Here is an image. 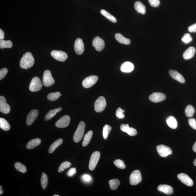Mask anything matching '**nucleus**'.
Here are the masks:
<instances>
[{
  "label": "nucleus",
  "mask_w": 196,
  "mask_h": 196,
  "mask_svg": "<svg viewBox=\"0 0 196 196\" xmlns=\"http://www.w3.org/2000/svg\"><path fill=\"white\" fill-rule=\"evenodd\" d=\"M0 188H1V189H0V190H1V191H0V194L1 195L3 193V191L1 186H0Z\"/></svg>",
  "instance_id": "51"
},
{
  "label": "nucleus",
  "mask_w": 196,
  "mask_h": 196,
  "mask_svg": "<svg viewBox=\"0 0 196 196\" xmlns=\"http://www.w3.org/2000/svg\"><path fill=\"white\" fill-rule=\"evenodd\" d=\"M130 183L132 185H136L142 181V178L141 172L138 170H135L130 174Z\"/></svg>",
  "instance_id": "4"
},
{
  "label": "nucleus",
  "mask_w": 196,
  "mask_h": 196,
  "mask_svg": "<svg viewBox=\"0 0 196 196\" xmlns=\"http://www.w3.org/2000/svg\"><path fill=\"white\" fill-rule=\"evenodd\" d=\"M42 88V84L39 78L38 77L33 78L29 85V90L32 92H35L39 91Z\"/></svg>",
  "instance_id": "5"
},
{
  "label": "nucleus",
  "mask_w": 196,
  "mask_h": 196,
  "mask_svg": "<svg viewBox=\"0 0 196 196\" xmlns=\"http://www.w3.org/2000/svg\"><path fill=\"white\" fill-rule=\"evenodd\" d=\"M195 49L193 47H190L183 53V58L185 60H189L193 58L195 53Z\"/></svg>",
  "instance_id": "22"
},
{
  "label": "nucleus",
  "mask_w": 196,
  "mask_h": 196,
  "mask_svg": "<svg viewBox=\"0 0 196 196\" xmlns=\"http://www.w3.org/2000/svg\"><path fill=\"white\" fill-rule=\"evenodd\" d=\"M106 105V101L105 97L103 96L100 97L95 103V110L97 112H102L105 109Z\"/></svg>",
  "instance_id": "7"
},
{
  "label": "nucleus",
  "mask_w": 196,
  "mask_h": 196,
  "mask_svg": "<svg viewBox=\"0 0 196 196\" xmlns=\"http://www.w3.org/2000/svg\"><path fill=\"white\" fill-rule=\"evenodd\" d=\"M109 183L111 189L112 190H115L117 189L118 186L120 185V182L118 179H113L110 180Z\"/></svg>",
  "instance_id": "35"
},
{
  "label": "nucleus",
  "mask_w": 196,
  "mask_h": 196,
  "mask_svg": "<svg viewBox=\"0 0 196 196\" xmlns=\"http://www.w3.org/2000/svg\"><path fill=\"white\" fill-rule=\"evenodd\" d=\"M62 109V108L60 107L50 111L47 114L46 116H45V120L46 121L50 120L52 118L54 117L56 115L57 113L59 112V111H61Z\"/></svg>",
  "instance_id": "26"
},
{
  "label": "nucleus",
  "mask_w": 196,
  "mask_h": 196,
  "mask_svg": "<svg viewBox=\"0 0 196 196\" xmlns=\"http://www.w3.org/2000/svg\"><path fill=\"white\" fill-rule=\"evenodd\" d=\"M55 80L53 78L50 70H46L44 72L43 77V83L45 87H49L54 84Z\"/></svg>",
  "instance_id": "3"
},
{
  "label": "nucleus",
  "mask_w": 196,
  "mask_h": 196,
  "mask_svg": "<svg viewBox=\"0 0 196 196\" xmlns=\"http://www.w3.org/2000/svg\"><path fill=\"white\" fill-rule=\"evenodd\" d=\"M34 58L31 52L26 53L21 58L20 65L21 68L27 69L32 67L34 64Z\"/></svg>",
  "instance_id": "1"
},
{
  "label": "nucleus",
  "mask_w": 196,
  "mask_h": 196,
  "mask_svg": "<svg viewBox=\"0 0 196 196\" xmlns=\"http://www.w3.org/2000/svg\"><path fill=\"white\" fill-rule=\"evenodd\" d=\"M182 42L185 43L186 44L189 43L191 42L192 40V38L190 34L186 33L182 38Z\"/></svg>",
  "instance_id": "42"
},
{
  "label": "nucleus",
  "mask_w": 196,
  "mask_h": 196,
  "mask_svg": "<svg viewBox=\"0 0 196 196\" xmlns=\"http://www.w3.org/2000/svg\"><path fill=\"white\" fill-rule=\"evenodd\" d=\"M5 33L1 29H0V40H3L4 39Z\"/></svg>",
  "instance_id": "49"
},
{
  "label": "nucleus",
  "mask_w": 196,
  "mask_h": 196,
  "mask_svg": "<svg viewBox=\"0 0 196 196\" xmlns=\"http://www.w3.org/2000/svg\"><path fill=\"white\" fill-rule=\"evenodd\" d=\"M115 39L121 44L129 45L130 43V39L125 38L122 34L117 33L115 35Z\"/></svg>",
  "instance_id": "25"
},
{
  "label": "nucleus",
  "mask_w": 196,
  "mask_h": 196,
  "mask_svg": "<svg viewBox=\"0 0 196 196\" xmlns=\"http://www.w3.org/2000/svg\"><path fill=\"white\" fill-rule=\"evenodd\" d=\"M92 45L96 50L98 51H101L104 48L105 44L103 39L97 36L93 39Z\"/></svg>",
  "instance_id": "13"
},
{
  "label": "nucleus",
  "mask_w": 196,
  "mask_h": 196,
  "mask_svg": "<svg viewBox=\"0 0 196 196\" xmlns=\"http://www.w3.org/2000/svg\"><path fill=\"white\" fill-rule=\"evenodd\" d=\"M10 125L7 121L3 118H0V127L2 130L7 131L10 129Z\"/></svg>",
  "instance_id": "29"
},
{
  "label": "nucleus",
  "mask_w": 196,
  "mask_h": 196,
  "mask_svg": "<svg viewBox=\"0 0 196 196\" xmlns=\"http://www.w3.org/2000/svg\"><path fill=\"white\" fill-rule=\"evenodd\" d=\"M59 195H54V196H59Z\"/></svg>",
  "instance_id": "53"
},
{
  "label": "nucleus",
  "mask_w": 196,
  "mask_h": 196,
  "mask_svg": "<svg viewBox=\"0 0 196 196\" xmlns=\"http://www.w3.org/2000/svg\"><path fill=\"white\" fill-rule=\"evenodd\" d=\"M120 129L123 132L126 133L129 136H136L137 134V132L136 129L133 128V127H129L128 124H121L120 126Z\"/></svg>",
  "instance_id": "18"
},
{
  "label": "nucleus",
  "mask_w": 196,
  "mask_h": 196,
  "mask_svg": "<svg viewBox=\"0 0 196 196\" xmlns=\"http://www.w3.org/2000/svg\"><path fill=\"white\" fill-rule=\"evenodd\" d=\"M148 1L150 5L153 7H158L160 5V0H148Z\"/></svg>",
  "instance_id": "45"
},
{
  "label": "nucleus",
  "mask_w": 196,
  "mask_h": 196,
  "mask_svg": "<svg viewBox=\"0 0 196 196\" xmlns=\"http://www.w3.org/2000/svg\"><path fill=\"white\" fill-rule=\"evenodd\" d=\"M156 149L159 155L163 157H166L172 153L171 149L164 145H158L156 147Z\"/></svg>",
  "instance_id": "8"
},
{
  "label": "nucleus",
  "mask_w": 196,
  "mask_h": 196,
  "mask_svg": "<svg viewBox=\"0 0 196 196\" xmlns=\"http://www.w3.org/2000/svg\"><path fill=\"white\" fill-rule=\"evenodd\" d=\"M85 127V123L83 121L80 122L77 130L74 133L73 139L74 142L78 143L81 140L83 136Z\"/></svg>",
  "instance_id": "2"
},
{
  "label": "nucleus",
  "mask_w": 196,
  "mask_h": 196,
  "mask_svg": "<svg viewBox=\"0 0 196 196\" xmlns=\"http://www.w3.org/2000/svg\"><path fill=\"white\" fill-rule=\"evenodd\" d=\"M134 69V65L132 62H123L120 67L121 71L124 73H130L133 71Z\"/></svg>",
  "instance_id": "19"
},
{
  "label": "nucleus",
  "mask_w": 196,
  "mask_h": 196,
  "mask_svg": "<svg viewBox=\"0 0 196 196\" xmlns=\"http://www.w3.org/2000/svg\"><path fill=\"white\" fill-rule=\"evenodd\" d=\"M38 115L39 111L37 110L34 109L31 111L27 117V125L29 126L32 124L38 117Z\"/></svg>",
  "instance_id": "17"
},
{
  "label": "nucleus",
  "mask_w": 196,
  "mask_h": 196,
  "mask_svg": "<svg viewBox=\"0 0 196 196\" xmlns=\"http://www.w3.org/2000/svg\"><path fill=\"white\" fill-rule=\"evenodd\" d=\"M100 153L99 151H96L93 153L90 158L89 168L90 170L93 171L96 168L99 161Z\"/></svg>",
  "instance_id": "6"
},
{
  "label": "nucleus",
  "mask_w": 196,
  "mask_h": 196,
  "mask_svg": "<svg viewBox=\"0 0 196 196\" xmlns=\"http://www.w3.org/2000/svg\"><path fill=\"white\" fill-rule=\"evenodd\" d=\"M76 172V168H72L68 170L67 172V175L70 177L73 176L75 174Z\"/></svg>",
  "instance_id": "47"
},
{
  "label": "nucleus",
  "mask_w": 196,
  "mask_h": 196,
  "mask_svg": "<svg viewBox=\"0 0 196 196\" xmlns=\"http://www.w3.org/2000/svg\"><path fill=\"white\" fill-rule=\"evenodd\" d=\"M178 178L182 183L188 186H192L193 185V182L189 176L184 173L178 174Z\"/></svg>",
  "instance_id": "16"
},
{
  "label": "nucleus",
  "mask_w": 196,
  "mask_h": 196,
  "mask_svg": "<svg viewBox=\"0 0 196 196\" xmlns=\"http://www.w3.org/2000/svg\"><path fill=\"white\" fill-rule=\"evenodd\" d=\"M188 31L190 32H196V23L188 27Z\"/></svg>",
  "instance_id": "48"
},
{
  "label": "nucleus",
  "mask_w": 196,
  "mask_h": 196,
  "mask_svg": "<svg viewBox=\"0 0 196 196\" xmlns=\"http://www.w3.org/2000/svg\"><path fill=\"white\" fill-rule=\"evenodd\" d=\"M74 49L76 54L78 55L83 53L84 51V46L83 40L81 38H77L74 42Z\"/></svg>",
  "instance_id": "14"
},
{
  "label": "nucleus",
  "mask_w": 196,
  "mask_h": 196,
  "mask_svg": "<svg viewBox=\"0 0 196 196\" xmlns=\"http://www.w3.org/2000/svg\"><path fill=\"white\" fill-rule=\"evenodd\" d=\"M98 80L97 76L92 75L86 77L82 82L83 87L85 88H88L92 87L96 83Z\"/></svg>",
  "instance_id": "9"
},
{
  "label": "nucleus",
  "mask_w": 196,
  "mask_h": 196,
  "mask_svg": "<svg viewBox=\"0 0 196 196\" xmlns=\"http://www.w3.org/2000/svg\"><path fill=\"white\" fill-rule=\"evenodd\" d=\"M158 190L167 195H172L173 193V189L172 186L167 185H160L158 187Z\"/></svg>",
  "instance_id": "21"
},
{
  "label": "nucleus",
  "mask_w": 196,
  "mask_h": 196,
  "mask_svg": "<svg viewBox=\"0 0 196 196\" xmlns=\"http://www.w3.org/2000/svg\"><path fill=\"white\" fill-rule=\"evenodd\" d=\"M13 47V43L11 40H0V48L1 49L5 48H11Z\"/></svg>",
  "instance_id": "34"
},
{
  "label": "nucleus",
  "mask_w": 196,
  "mask_h": 196,
  "mask_svg": "<svg viewBox=\"0 0 196 196\" xmlns=\"http://www.w3.org/2000/svg\"><path fill=\"white\" fill-rule=\"evenodd\" d=\"M51 55L57 60L64 62L68 58L67 54L61 51L54 50L51 53Z\"/></svg>",
  "instance_id": "10"
},
{
  "label": "nucleus",
  "mask_w": 196,
  "mask_h": 196,
  "mask_svg": "<svg viewBox=\"0 0 196 196\" xmlns=\"http://www.w3.org/2000/svg\"><path fill=\"white\" fill-rule=\"evenodd\" d=\"M193 151L195 153H196V142L194 144L193 147Z\"/></svg>",
  "instance_id": "50"
},
{
  "label": "nucleus",
  "mask_w": 196,
  "mask_h": 196,
  "mask_svg": "<svg viewBox=\"0 0 196 196\" xmlns=\"http://www.w3.org/2000/svg\"><path fill=\"white\" fill-rule=\"evenodd\" d=\"M11 110L9 105L7 103V101L3 96H0V111L3 113H9Z\"/></svg>",
  "instance_id": "12"
},
{
  "label": "nucleus",
  "mask_w": 196,
  "mask_h": 196,
  "mask_svg": "<svg viewBox=\"0 0 196 196\" xmlns=\"http://www.w3.org/2000/svg\"><path fill=\"white\" fill-rule=\"evenodd\" d=\"M8 71V70L6 68H3L0 70V80H2L5 77Z\"/></svg>",
  "instance_id": "46"
},
{
  "label": "nucleus",
  "mask_w": 196,
  "mask_h": 196,
  "mask_svg": "<svg viewBox=\"0 0 196 196\" xmlns=\"http://www.w3.org/2000/svg\"><path fill=\"white\" fill-rule=\"evenodd\" d=\"M169 74L172 78L181 83H185V80L181 74L174 70H170Z\"/></svg>",
  "instance_id": "20"
},
{
  "label": "nucleus",
  "mask_w": 196,
  "mask_h": 196,
  "mask_svg": "<svg viewBox=\"0 0 196 196\" xmlns=\"http://www.w3.org/2000/svg\"><path fill=\"white\" fill-rule=\"evenodd\" d=\"M41 142V139L36 138L29 141L26 145L27 148L28 149H32L39 145Z\"/></svg>",
  "instance_id": "24"
},
{
  "label": "nucleus",
  "mask_w": 196,
  "mask_h": 196,
  "mask_svg": "<svg viewBox=\"0 0 196 196\" xmlns=\"http://www.w3.org/2000/svg\"><path fill=\"white\" fill-rule=\"evenodd\" d=\"M125 111L124 110L122 109L121 107H119L117 110L115 115L118 119H123L125 117V115L123 114V112H124Z\"/></svg>",
  "instance_id": "41"
},
{
  "label": "nucleus",
  "mask_w": 196,
  "mask_h": 196,
  "mask_svg": "<svg viewBox=\"0 0 196 196\" xmlns=\"http://www.w3.org/2000/svg\"><path fill=\"white\" fill-rule=\"evenodd\" d=\"M93 132L91 130L89 131L84 137V140L82 143V145L85 147L88 145L92 138L93 135Z\"/></svg>",
  "instance_id": "30"
},
{
  "label": "nucleus",
  "mask_w": 196,
  "mask_h": 196,
  "mask_svg": "<svg viewBox=\"0 0 196 196\" xmlns=\"http://www.w3.org/2000/svg\"><path fill=\"white\" fill-rule=\"evenodd\" d=\"M62 95L60 92H58L50 93L47 96V99L51 101H56Z\"/></svg>",
  "instance_id": "36"
},
{
  "label": "nucleus",
  "mask_w": 196,
  "mask_h": 196,
  "mask_svg": "<svg viewBox=\"0 0 196 196\" xmlns=\"http://www.w3.org/2000/svg\"><path fill=\"white\" fill-rule=\"evenodd\" d=\"M134 8L137 13L145 14L146 13V9L145 6L140 1H137L134 3Z\"/></svg>",
  "instance_id": "23"
},
{
  "label": "nucleus",
  "mask_w": 196,
  "mask_h": 196,
  "mask_svg": "<svg viewBox=\"0 0 196 196\" xmlns=\"http://www.w3.org/2000/svg\"><path fill=\"white\" fill-rule=\"evenodd\" d=\"M149 99L153 102L158 103L166 99V96L161 93L155 92L149 96Z\"/></svg>",
  "instance_id": "15"
},
{
  "label": "nucleus",
  "mask_w": 196,
  "mask_h": 196,
  "mask_svg": "<svg viewBox=\"0 0 196 196\" xmlns=\"http://www.w3.org/2000/svg\"><path fill=\"white\" fill-rule=\"evenodd\" d=\"M111 127L108 125H106L103 127V137L104 139L107 140L109 133L111 132Z\"/></svg>",
  "instance_id": "38"
},
{
  "label": "nucleus",
  "mask_w": 196,
  "mask_h": 196,
  "mask_svg": "<svg viewBox=\"0 0 196 196\" xmlns=\"http://www.w3.org/2000/svg\"><path fill=\"white\" fill-rule=\"evenodd\" d=\"M189 124L192 128L196 130V121L194 118L190 119L188 120Z\"/></svg>",
  "instance_id": "44"
},
{
  "label": "nucleus",
  "mask_w": 196,
  "mask_h": 196,
  "mask_svg": "<svg viewBox=\"0 0 196 196\" xmlns=\"http://www.w3.org/2000/svg\"><path fill=\"white\" fill-rule=\"evenodd\" d=\"M71 165V163L68 161L62 162L58 168V171L59 172H63L66 169Z\"/></svg>",
  "instance_id": "39"
},
{
  "label": "nucleus",
  "mask_w": 196,
  "mask_h": 196,
  "mask_svg": "<svg viewBox=\"0 0 196 196\" xmlns=\"http://www.w3.org/2000/svg\"><path fill=\"white\" fill-rule=\"evenodd\" d=\"M195 112L194 108L193 106L189 105L186 107L185 109V114L187 117H191L193 116Z\"/></svg>",
  "instance_id": "31"
},
{
  "label": "nucleus",
  "mask_w": 196,
  "mask_h": 196,
  "mask_svg": "<svg viewBox=\"0 0 196 196\" xmlns=\"http://www.w3.org/2000/svg\"><path fill=\"white\" fill-rule=\"evenodd\" d=\"M15 167L17 171L22 172L23 173H24L27 172L26 166L20 162H17L15 163Z\"/></svg>",
  "instance_id": "37"
},
{
  "label": "nucleus",
  "mask_w": 196,
  "mask_h": 196,
  "mask_svg": "<svg viewBox=\"0 0 196 196\" xmlns=\"http://www.w3.org/2000/svg\"><path fill=\"white\" fill-rule=\"evenodd\" d=\"M166 123L168 126L172 129H175L177 127L178 124L177 121L172 116H170L166 120Z\"/></svg>",
  "instance_id": "27"
},
{
  "label": "nucleus",
  "mask_w": 196,
  "mask_h": 196,
  "mask_svg": "<svg viewBox=\"0 0 196 196\" xmlns=\"http://www.w3.org/2000/svg\"><path fill=\"white\" fill-rule=\"evenodd\" d=\"M40 181L41 185L43 189H46L48 185V176L44 172L42 174Z\"/></svg>",
  "instance_id": "33"
},
{
  "label": "nucleus",
  "mask_w": 196,
  "mask_h": 196,
  "mask_svg": "<svg viewBox=\"0 0 196 196\" xmlns=\"http://www.w3.org/2000/svg\"><path fill=\"white\" fill-rule=\"evenodd\" d=\"M193 164H194V165L196 166V158L194 160L193 162Z\"/></svg>",
  "instance_id": "52"
},
{
  "label": "nucleus",
  "mask_w": 196,
  "mask_h": 196,
  "mask_svg": "<svg viewBox=\"0 0 196 196\" xmlns=\"http://www.w3.org/2000/svg\"><path fill=\"white\" fill-rule=\"evenodd\" d=\"M114 164L118 168L120 169H124L126 167V166L123 160L119 159L116 160L114 161Z\"/></svg>",
  "instance_id": "40"
},
{
  "label": "nucleus",
  "mask_w": 196,
  "mask_h": 196,
  "mask_svg": "<svg viewBox=\"0 0 196 196\" xmlns=\"http://www.w3.org/2000/svg\"><path fill=\"white\" fill-rule=\"evenodd\" d=\"M63 142V140L62 138L58 139L51 145L49 149V153H52L58 146L60 145Z\"/></svg>",
  "instance_id": "28"
},
{
  "label": "nucleus",
  "mask_w": 196,
  "mask_h": 196,
  "mask_svg": "<svg viewBox=\"0 0 196 196\" xmlns=\"http://www.w3.org/2000/svg\"><path fill=\"white\" fill-rule=\"evenodd\" d=\"M101 13L102 15L106 17L107 19L109 20L111 22L113 23H116L117 22V20L115 17L113 16L108 12L104 9H102L101 11Z\"/></svg>",
  "instance_id": "32"
},
{
  "label": "nucleus",
  "mask_w": 196,
  "mask_h": 196,
  "mask_svg": "<svg viewBox=\"0 0 196 196\" xmlns=\"http://www.w3.org/2000/svg\"><path fill=\"white\" fill-rule=\"evenodd\" d=\"M81 178L82 180L85 183H89L92 180L91 176L88 174H84L82 176Z\"/></svg>",
  "instance_id": "43"
},
{
  "label": "nucleus",
  "mask_w": 196,
  "mask_h": 196,
  "mask_svg": "<svg viewBox=\"0 0 196 196\" xmlns=\"http://www.w3.org/2000/svg\"><path fill=\"white\" fill-rule=\"evenodd\" d=\"M70 117L68 115H64L56 123L55 125L58 128H65L70 124Z\"/></svg>",
  "instance_id": "11"
}]
</instances>
